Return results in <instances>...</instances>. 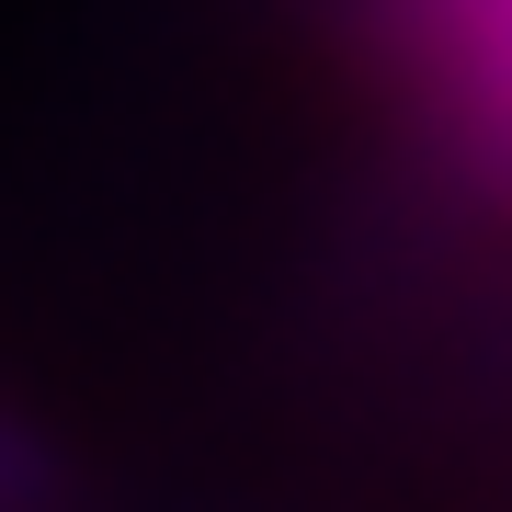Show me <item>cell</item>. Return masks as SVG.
Segmentation results:
<instances>
[{
  "label": "cell",
  "mask_w": 512,
  "mask_h": 512,
  "mask_svg": "<svg viewBox=\"0 0 512 512\" xmlns=\"http://www.w3.org/2000/svg\"><path fill=\"white\" fill-rule=\"evenodd\" d=\"M444 35H456L467 92L512 126V0H444Z\"/></svg>",
  "instance_id": "6da1fadb"
}]
</instances>
